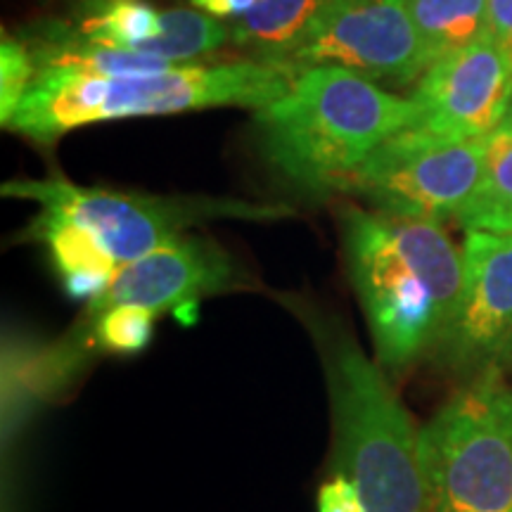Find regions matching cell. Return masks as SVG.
<instances>
[{
  "instance_id": "16",
  "label": "cell",
  "mask_w": 512,
  "mask_h": 512,
  "mask_svg": "<svg viewBox=\"0 0 512 512\" xmlns=\"http://www.w3.org/2000/svg\"><path fill=\"white\" fill-rule=\"evenodd\" d=\"M323 0H256L254 8L230 29V43L273 64L302 34Z\"/></svg>"
},
{
  "instance_id": "19",
  "label": "cell",
  "mask_w": 512,
  "mask_h": 512,
  "mask_svg": "<svg viewBox=\"0 0 512 512\" xmlns=\"http://www.w3.org/2000/svg\"><path fill=\"white\" fill-rule=\"evenodd\" d=\"M36 81V64L29 43L3 36L0 43V121L8 128L31 83Z\"/></svg>"
},
{
  "instance_id": "5",
  "label": "cell",
  "mask_w": 512,
  "mask_h": 512,
  "mask_svg": "<svg viewBox=\"0 0 512 512\" xmlns=\"http://www.w3.org/2000/svg\"><path fill=\"white\" fill-rule=\"evenodd\" d=\"M434 512H512V387L503 368L470 377L420 430Z\"/></svg>"
},
{
  "instance_id": "11",
  "label": "cell",
  "mask_w": 512,
  "mask_h": 512,
  "mask_svg": "<svg viewBox=\"0 0 512 512\" xmlns=\"http://www.w3.org/2000/svg\"><path fill=\"white\" fill-rule=\"evenodd\" d=\"M233 285V259L216 242L183 235L143 259L121 264L107 290L86 306L83 320L119 304H138L155 313H181Z\"/></svg>"
},
{
  "instance_id": "20",
  "label": "cell",
  "mask_w": 512,
  "mask_h": 512,
  "mask_svg": "<svg viewBox=\"0 0 512 512\" xmlns=\"http://www.w3.org/2000/svg\"><path fill=\"white\" fill-rule=\"evenodd\" d=\"M318 512H366L356 486L347 477L335 475L318 491Z\"/></svg>"
},
{
  "instance_id": "15",
  "label": "cell",
  "mask_w": 512,
  "mask_h": 512,
  "mask_svg": "<svg viewBox=\"0 0 512 512\" xmlns=\"http://www.w3.org/2000/svg\"><path fill=\"white\" fill-rule=\"evenodd\" d=\"M418 29L425 57H441L475 46L489 36V0H406Z\"/></svg>"
},
{
  "instance_id": "21",
  "label": "cell",
  "mask_w": 512,
  "mask_h": 512,
  "mask_svg": "<svg viewBox=\"0 0 512 512\" xmlns=\"http://www.w3.org/2000/svg\"><path fill=\"white\" fill-rule=\"evenodd\" d=\"M489 38L512 62V0H489Z\"/></svg>"
},
{
  "instance_id": "13",
  "label": "cell",
  "mask_w": 512,
  "mask_h": 512,
  "mask_svg": "<svg viewBox=\"0 0 512 512\" xmlns=\"http://www.w3.org/2000/svg\"><path fill=\"white\" fill-rule=\"evenodd\" d=\"M34 57L36 74L43 69H67L88 76H152L176 69V62L162 57L138 53L128 48H110L102 43L83 41V38L60 31L38 38Z\"/></svg>"
},
{
  "instance_id": "6",
  "label": "cell",
  "mask_w": 512,
  "mask_h": 512,
  "mask_svg": "<svg viewBox=\"0 0 512 512\" xmlns=\"http://www.w3.org/2000/svg\"><path fill=\"white\" fill-rule=\"evenodd\" d=\"M5 197L41 204V214L79 223L98 235L117 264H131L183 238V230L211 219H278L285 211L211 197H155L140 192L81 188L64 178L10 181Z\"/></svg>"
},
{
  "instance_id": "3",
  "label": "cell",
  "mask_w": 512,
  "mask_h": 512,
  "mask_svg": "<svg viewBox=\"0 0 512 512\" xmlns=\"http://www.w3.org/2000/svg\"><path fill=\"white\" fill-rule=\"evenodd\" d=\"M292 72L259 60L223 64H178L152 76H88L67 69H43L10 126L38 143L95 121L159 117L209 107L271 105L292 88Z\"/></svg>"
},
{
  "instance_id": "22",
  "label": "cell",
  "mask_w": 512,
  "mask_h": 512,
  "mask_svg": "<svg viewBox=\"0 0 512 512\" xmlns=\"http://www.w3.org/2000/svg\"><path fill=\"white\" fill-rule=\"evenodd\" d=\"M192 8L211 17H245L256 0H190Z\"/></svg>"
},
{
  "instance_id": "1",
  "label": "cell",
  "mask_w": 512,
  "mask_h": 512,
  "mask_svg": "<svg viewBox=\"0 0 512 512\" xmlns=\"http://www.w3.org/2000/svg\"><path fill=\"white\" fill-rule=\"evenodd\" d=\"M351 285L384 373L437 349L465 285L463 252L439 223L392 219L358 207L342 214Z\"/></svg>"
},
{
  "instance_id": "9",
  "label": "cell",
  "mask_w": 512,
  "mask_h": 512,
  "mask_svg": "<svg viewBox=\"0 0 512 512\" xmlns=\"http://www.w3.org/2000/svg\"><path fill=\"white\" fill-rule=\"evenodd\" d=\"M415 131L475 140L498 131L512 105V62L489 36L434 62L411 95Z\"/></svg>"
},
{
  "instance_id": "10",
  "label": "cell",
  "mask_w": 512,
  "mask_h": 512,
  "mask_svg": "<svg viewBox=\"0 0 512 512\" xmlns=\"http://www.w3.org/2000/svg\"><path fill=\"white\" fill-rule=\"evenodd\" d=\"M463 261V297L437 351L470 380L512 356V235L467 233Z\"/></svg>"
},
{
  "instance_id": "18",
  "label": "cell",
  "mask_w": 512,
  "mask_h": 512,
  "mask_svg": "<svg viewBox=\"0 0 512 512\" xmlns=\"http://www.w3.org/2000/svg\"><path fill=\"white\" fill-rule=\"evenodd\" d=\"M162 29L152 41L140 43L138 53L162 57L169 62H185L197 55H211L230 43V29L197 10H164L159 15Z\"/></svg>"
},
{
  "instance_id": "7",
  "label": "cell",
  "mask_w": 512,
  "mask_h": 512,
  "mask_svg": "<svg viewBox=\"0 0 512 512\" xmlns=\"http://www.w3.org/2000/svg\"><path fill=\"white\" fill-rule=\"evenodd\" d=\"M484 169V138L448 140L408 131L370 152L349 181L377 214L408 221H458Z\"/></svg>"
},
{
  "instance_id": "8",
  "label": "cell",
  "mask_w": 512,
  "mask_h": 512,
  "mask_svg": "<svg viewBox=\"0 0 512 512\" xmlns=\"http://www.w3.org/2000/svg\"><path fill=\"white\" fill-rule=\"evenodd\" d=\"M273 64L292 74L335 64L389 88L420 81L430 69L406 0H323Z\"/></svg>"
},
{
  "instance_id": "12",
  "label": "cell",
  "mask_w": 512,
  "mask_h": 512,
  "mask_svg": "<svg viewBox=\"0 0 512 512\" xmlns=\"http://www.w3.org/2000/svg\"><path fill=\"white\" fill-rule=\"evenodd\" d=\"M31 235L48 247L64 292L74 302L91 304L107 290L112 275L117 273V259L107 252L98 235L79 223L38 214L31 223Z\"/></svg>"
},
{
  "instance_id": "17",
  "label": "cell",
  "mask_w": 512,
  "mask_h": 512,
  "mask_svg": "<svg viewBox=\"0 0 512 512\" xmlns=\"http://www.w3.org/2000/svg\"><path fill=\"white\" fill-rule=\"evenodd\" d=\"M159 15L162 12L145 0H88L76 36L110 48L136 50L159 34Z\"/></svg>"
},
{
  "instance_id": "2",
  "label": "cell",
  "mask_w": 512,
  "mask_h": 512,
  "mask_svg": "<svg viewBox=\"0 0 512 512\" xmlns=\"http://www.w3.org/2000/svg\"><path fill=\"white\" fill-rule=\"evenodd\" d=\"M413 121L411 98L335 64L304 69L283 98L256 110L268 162L311 195L347 190L370 152Z\"/></svg>"
},
{
  "instance_id": "4",
  "label": "cell",
  "mask_w": 512,
  "mask_h": 512,
  "mask_svg": "<svg viewBox=\"0 0 512 512\" xmlns=\"http://www.w3.org/2000/svg\"><path fill=\"white\" fill-rule=\"evenodd\" d=\"M332 408L335 475L356 486L366 512H434L420 432L387 380L347 335L320 342Z\"/></svg>"
},
{
  "instance_id": "23",
  "label": "cell",
  "mask_w": 512,
  "mask_h": 512,
  "mask_svg": "<svg viewBox=\"0 0 512 512\" xmlns=\"http://www.w3.org/2000/svg\"><path fill=\"white\" fill-rule=\"evenodd\" d=\"M503 126H508L510 131H512V105H510V112H508V119H505V124Z\"/></svg>"
},
{
  "instance_id": "14",
  "label": "cell",
  "mask_w": 512,
  "mask_h": 512,
  "mask_svg": "<svg viewBox=\"0 0 512 512\" xmlns=\"http://www.w3.org/2000/svg\"><path fill=\"white\" fill-rule=\"evenodd\" d=\"M467 233L512 235V131L501 126L484 138V169L475 195L460 211Z\"/></svg>"
}]
</instances>
